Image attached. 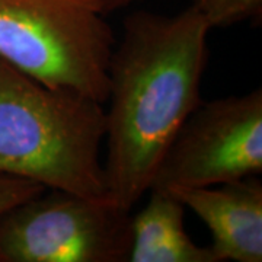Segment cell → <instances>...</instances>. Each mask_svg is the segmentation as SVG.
<instances>
[{"mask_svg":"<svg viewBox=\"0 0 262 262\" xmlns=\"http://www.w3.org/2000/svg\"><path fill=\"white\" fill-rule=\"evenodd\" d=\"M141 210L131 214L128 262H219L210 246L196 245L185 230V206L163 189H149Z\"/></svg>","mask_w":262,"mask_h":262,"instance_id":"cell-7","label":"cell"},{"mask_svg":"<svg viewBox=\"0 0 262 262\" xmlns=\"http://www.w3.org/2000/svg\"><path fill=\"white\" fill-rule=\"evenodd\" d=\"M115 46L101 15L58 0H0V58L41 83L105 103Z\"/></svg>","mask_w":262,"mask_h":262,"instance_id":"cell-3","label":"cell"},{"mask_svg":"<svg viewBox=\"0 0 262 262\" xmlns=\"http://www.w3.org/2000/svg\"><path fill=\"white\" fill-rule=\"evenodd\" d=\"M44 189L46 188L31 181L0 177V215L8 211L10 207L16 206L29 196L37 195Z\"/></svg>","mask_w":262,"mask_h":262,"instance_id":"cell-9","label":"cell"},{"mask_svg":"<svg viewBox=\"0 0 262 262\" xmlns=\"http://www.w3.org/2000/svg\"><path fill=\"white\" fill-rule=\"evenodd\" d=\"M105 103L41 83L0 58V177L108 198Z\"/></svg>","mask_w":262,"mask_h":262,"instance_id":"cell-2","label":"cell"},{"mask_svg":"<svg viewBox=\"0 0 262 262\" xmlns=\"http://www.w3.org/2000/svg\"><path fill=\"white\" fill-rule=\"evenodd\" d=\"M211 233L219 262L262 261V184L255 177L172 192Z\"/></svg>","mask_w":262,"mask_h":262,"instance_id":"cell-6","label":"cell"},{"mask_svg":"<svg viewBox=\"0 0 262 262\" xmlns=\"http://www.w3.org/2000/svg\"><path fill=\"white\" fill-rule=\"evenodd\" d=\"M262 173V91L200 102L160 160L151 188L175 192Z\"/></svg>","mask_w":262,"mask_h":262,"instance_id":"cell-5","label":"cell"},{"mask_svg":"<svg viewBox=\"0 0 262 262\" xmlns=\"http://www.w3.org/2000/svg\"><path fill=\"white\" fill-rule=\"evenodd\" d=\"M210 31L191 5L172 16L140 10L124 20L108 70L103 169L108 198L127 211L149 192L170 141L201 102Z\"/></svg>","mask_w":262,"mask_h":262,"instance_id":"cell-1","label":"cell"},{"mask_svg":"<svg viewBox=\"0 0 262 262\" xmlns=\"http://www.w3.org/2000/svg\"><path fill=\"white\" fill-rule=\"evenodd\" d=\"M58 2H64V3L82 8L84 10L94 12L96 15L105 16L115 10L124 9L139 0H58Z\"/></svg>","mask_w":262,"mask_h":262,"instance_id":"cell-10","label":"cell"},{"mask_svg":"<svg viewBox=\"0 0 262 262\" xmlns=\"http://www.w3.org/2000/svg\"><path fill=\"white\" fill-rule=\"evenodd\" d=\"M130 223L110 198L46 188L0 215V262H124Z\"/></svg>","mask_w":262,"mask_h":262,"instance_id":"cell-4","label":"cell"},{"mask_svg":"<svg viewBox=\"0 0 262 262\" xmlns=\"http://www.w3.org/2000/svg\"><path fill=\"white\" fill-rule=\"evenodd\" d=\"M191 6L210 29L227 28L245 20L259 22L262 0H192Z\"/></svg>","mask_w":262,"mask_h":262,"instance_id":"cell-8","label":"cell"}]
</instances>
